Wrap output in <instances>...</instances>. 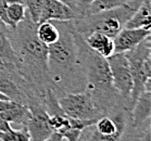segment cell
<instances>
[{"label":"cell","instance_id":"obj_1","mask_svg":"<svg viewBox=\"0 0 151 141\" xmlns=\"http://www.w3.org/2000/svg\"><path fill=\"white\" fill-rule=\"evenodd\" d=\"M37 24L25 15L14 28L9 27V38L17 54L15 69L35 90L45 96L49 88H53L48 69V46L38 39Z\"/></svg>","mask_w":151,"mask_h":141},{"label":"cell","instance_id":"obj_2","mask_svg":"<svg viewBox=\"0 0 151 141\" xmlns=\"http://www.w3.org/2000/svg\"><path fill=\"white\" fill-rule=\"evenodd\" d=\"M59 31L58 40L48 46V69L55 93L86 89L72 21H51Z\"/></svg>","mask_w":151,"mask_h":141},{"label":"cell","instance_id":"obj_3","mask_svg":"<svg viewBox=\"0 0 151 141\" xmlns=\"http://www.w3.org/2000/svg\"><path fill=\"white\" fill-rule=\"evenodd\" d=\"M74 34L78 48L79 62L85 75L86 89L90 92L102 116L119 109H126L113 86L106 58L90 49L82 35L75 29Z\"/></svg>","mask_w":151,"mask_h":141},{"label":"cell","instance_id":"obj_4","mask_svg":"<svg viewBox=\"0 0 151 141\" xmlns=\"http://www.w3.org/2000/svg\"><path fill=\"white\" fill-rule=\"evenodd\" d=\"M140 2L141 0H131L128 4L121 7L75 19L72 21L74 29L83 37L93 31H99L114 38L125 27V24Z\"/></svg>","mask_w":151,"mask_h":141},{"label":"cell","instance_id":"obj_5","mask_svg":"<svg viewBox=\"0 0 151 141\" xmlns=\"http://www.w3.org/2000/svg\"><path fill=\"white\" fill-rule=\"evenodd\" d=\"M128 60L133 78L132 100L133 104L151 80V40L150 35L139 42L134 49L124 53Z\"/></svg>","mask_w":151,"mask_h":141},{"label":"cell","instance_id":"obj_6","mask_svg":"<svg viewBox=\"0 0 151 141\" xmlns=\"http://www.w3.org/2000/svg\"><path fill=\"white\" fill-rule=\"evenodd\" d=\"M129 122V111L119 109L108 115H103L90 126L91 131L81 139L90 141H119L125 136Z\"/></svg>","mask_w":151,"mask_h":141},{"label":"cell","instance_id":"obj_7","mask_svg":"<svg viewBox=\"0 0 151 141\" xmlns=\"http://www.w3.org/2000/svg\"><path fill=\"white\" fill-rule=\"evenodd\" d=\"M63 112L69 117L79 120H98L102 116L87 89L78 92L55 93Z\"/></svg>","mask_w":151,"mask_h":141},{"label":"cell","instance_id":"obj_8","mask_svg":"<svg viewBox=\"0 0 151 141\" xmlns=\"http://www.w3.org/2000/svg\"><path fill=\"white\" fill-rule=\"evenodd\" d=\"M110 66L112 83L120 94L126 110L131 111L133 107L132 91H133V78L128 60L124 53L114 52L113 54L106 58Z\"/></svg>","mask_w":151,"mask_h":141},{"label":"cell","instance_id":"obj_9","mask_svg":"<svg viewBox=\"0 0 151 141\" xmlns=\"http://www.w3.org/2000/svg\"><path fill=\"white\" fill-rule=\"evenodd\" d=\"M150 115H151V89H145L138 96L129 111L128 127L136 131L145 134L150 132Z\"/></svg>","mask_w":151,"mask_h":141},{"label":"cell","instance_id":"obj_10","mask_svg":"<svg viewBox=\"0 0 151 141\" xmlns=\"http://www.w3.org/2000/svg\"><path fill=\"white\" fill-rule=\"evenodd\" d=\"M31 111V117L28 118L25 128L29 134V140L47 141L52 132L49 124V115L44 105L28 107Z\"/></svg>","mask_w":151,"mask_h":141},{"label":"cell","instance_id":"obj_11","mask_svg":"<svg viewBox=\"0 0 151 141\" xmlns=\"http://www.w3.org/2000/svg\"><path fill=\"white\" fill-rule=\"evenodd\" d=\"M78 15L72 8L60 0H44L39 23L45 21H73Z\"/></svg>","mask_w":151,"mask_h":141},{"label":"cell","instance_id":"obj_12","mask_svg":"<svg viewBox=\"0 0 151 141\" xmlns=\"http://www.w3.org/2000/svg\"><path fill=\"white\" fill-rule=\"evenodd\" d=\"M151 34L150 29L144 28H127L124 27L113 38L115 52L125 53L134 49L136 46Z\"/></svg>","mask_w":151,"mask_h":141},{"label":"cell","instance_id":"obj_13","mask_svg":"<svg viewBox=\"0 0 151 141\" xmlns=\"http://www.w3.org/2000/svg\"><path fill=\"white\" fill-rule=\"evenodd\" d=\"M83 38L90 49H93V51H96L104 58H109L115 52L113 38L108 35H104L99 31H93Z\"/></svg>","mask_w":151,"mask_h":141},{"label":"cell","instance_id":"obj_14","mask_svg":"<svg viewBox=\"0 0 151 141\" xmlns=\"http://www.w3.org/2000/svg\"><path fill=\"white\" fill-rule=\"evenodd\" d=\"M1 116L4 120H7L9 124L17 125L21 127H25L28 118L31 117V111L25 104L19 103L11 101L10 105L6 110L0 112Z\"/></svg>","mask_w":151,"mask_h":141},{"label":"cell","instance_id":"obj_15","mask_svg":"<svg viewBox=\"0 0 151 141\" xmlns=\"http://www.w3.org/2000/svg\"><path fill=\"white\" fill-rule=\"evenodd\" d=\"M125 27L151 29V0H141L140 4L125 24Z\"/></svg>","mask_w":151,"mask_h":141},{"label":"cell","instance_id":"obj_16","mask_svg":"<svg viewBox=\"0 0 151 141\" xmlns=\"http://www.w3.org/2000/svg\"><path fill=\"white\" fill-rule=\"evenodd\" d=\"M9 26L0 20V65H15L17 54L9 38Z\"/></svg>","mask_w":151,"mask_h":141},{"label":"cell","instance_id":"obj_17","mask_svg":"<svg viewBox=\"0 0 151 141\" xmlns=\"http://www.w3.org/2000/svg\"><path fill=\"white\" fill-rule=\"evenodd\" d=\"M36 35L41 42L49 46L58 40L59 36H60V31L53 22L45 21L37 24Z\"/></svg>","mask_w":151,"mask_h":141},{"label":"cell","instance_id":"obj_18","mask_svg":"<svg viewBox=\"0 0 151 141\" xmlns=\"http://www.w3.org/2000/svg\"><path fill=\"white\" fill-rule=\"evenodd\" d=\"M25 15H26V9H25L24 4L22 2L8 4L7 16L12 28L15 27L21 21H23Z\"/></svg>","mask_w":151,"mask_h":141},{"label":"cell","instance_id":"obj_19","mask_svg":"<svg viewBox=\"0 0 151 141\" xmlns=\"http://www.w3.org/2000/svg\"><path fill=\"white\" fill-rule=\"evenodd\" d=\"M129 1L131 0H93V4H90L89 9H88V13L87 14L97 13L100 11L121 7V6L128 4Z\"/></svg>","mask_w":151,"mask_h":141},{"label":"cell","instance_id":"obj_20","mask_svg":"<svg viewBox=\"0 0 151 141\" xmlns=\"http://www.w3.org/2000/svg\"><path fill=\"white\" fill-rule=\"evenodd\" d=\"M0 140L1 141H29V134L25 127H21L19 129H10L4 131H0Z\"/></svg>","mask_w":151,"mask_h":141},{"label":"cell","instance_id":"obj_21","mask_svg":"<svg viewBox=\"0 0 151 141\" xmlns=\"http://www.w3.org/2000/svg\"><path fill=\"white\" fill-rule=\"evenodd\" d=\"M23 4H24L26 13L29 16V19L34 23L38 24L41 15V11H42L44 0H24Z\"/></svg>","mask_w":151,"mask_h":141},{"label":"cell","instance_id":"obj_22","mask_svg":"<svg viewBox=\"0 0 151 141\" xmlns=\"http://www.w3.org/2000/svg\"><path fill=\"white\" fill-rule=\"evenodd\" d=\"M83 130L78 129V128H69L68 130H65L63 132V137L64 139L68 141H77L81 139Z\"/></svg>","mask_w":151,"mask_h":141},{"label":"cell","instance_id":"obj_23","mask_svg":"<svg viewBox=\"0 0 151 141\" xmlns=\"http://www.w3.org/2000/svg\"><path fill=\"white\" fill-rule=\"evenodd\" d=\"M93 0H76V4H77V7H78L79 17H83V16H85V15H87L88 9H89L90 4H93Z\"/></svg>","mask_w":151,"mask_h":141},{"label":"cell","instance_id":"obj_24","mask_svg":"<svg viewBox=\"0 0 151 141\" xmlns=\"http://www.w3.org/2000/svg\"><path fill=\"white\" fill-rule=\"evenodd\" d=\"M7 8H8V2L6 0H0V20L4 22V24L11 27L10 22L8 20L7 16Z\"/></svg>","mask_w":151,"mask_h":141},{"label":"cell","instance_id":"obj_25","mask_svg":"<svg viewBox=\"0 0 151 141\" xmlns=\"http://www.w3.org/2000/svg\"><path fill=\"white\" fill-rule=\"evenodd\" d=\"M60 1H62V2H64V4H68V6H70V7L72 8L73 10L77 13V15H78V17H79L78 7H77V4H76V0H60Z\"/></svg>","mask_w":151,"mask_h":141},{"label":"cell","instance_id":"obj_26","mask_svg":"<svg viewBox=\"0 0 151 141\" xmlns=\"http://www.w3.org/2000/svg\"><path fill=\"white\" fill-rule=\"evenodd\" d=\"M11 127H12V126L8 123L7 120H4V117L1 116V114H0V131L8 130V129H10Z\"/></svg>","mask_w":151,"mask_h":141},{"label":"cell","instance_id":"obj_27","mask_svg":"<svg viewBox=\"0 0 151 141\" xmlns=\"http://www.w3.org/2000/svg\"><path fill=\"white\" fill-rule=\"evenodd\" d=\"M11 103V100H4V99H0V112L1 111L6 110Z\"/></svg>","mask_w":151,"mask_h":141},{"label":"cell","instance_id":"obj_28","mask_svg":"<svg viewBox=\"0 0 151 141\" xmlns=\"http://www.w3.org/2000/svg\"><path fill=\"white\" fill-rule=\"evenodd\" d=\"M8 4H13V2H24V0H6Z\"/></svg>","mask_w":151,"mask_h":141},{"label":"cell","instance_id":"obj_29","mask_svg":"<svg viewBox=\"0 0 151 141\" xmlns=\"http://www.w3.org/2000/svg\"><path fill=\"white\" fill-rule=\"evenodd\" d=\"M0 99H4V100H9L7 98V97L4 96V94H2V93H0Z\"/></svg>","mask_w":151,"mask_h":141}]
</instances>
